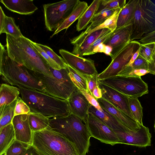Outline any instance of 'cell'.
<instances>
[{"instance_id": "cell-8", "label": "cell", "mask_w": 155, "mask_h": 155, "mask_svg": "<svg viewBox=\"0 0 155 155\" xmlns=\"http://www.w3.org/2000/svg\"><path fill=\"white\" fill-rule=\"evenodd\" d=\"M98 81L128 97L138 98L148 93L147 85L140 77L115 76Z\"/></svg>"}, {"instance_id": "cell-28", "label": "cell", "mask_w": 155, "mask_h": 155, "mask_svg": "<svg viewBox=\"0 0 155 155\" xmlns=\"http://www.w3.org/2000/svg\"><path fill=\"white\" fill-rule=\"evenodd\" d=\"M17 98L12 103L0 107V129L12 123Z\"/></svg>"}, {"instance_id": "cell-19", "label": "cell", "mask_w": 155, "mask_h": 155, "mask_svg": "<svg viewBox=\"0 0 155 155\" xmlns=\"http://www.w3.org/2000/svg\"><path fill=\"white\" fill-rule=\"evenodd\" d=\"M0 2L9 10L21 15H29L38 9L33 0H2Z\"/></svg>"}, {"instance_id": "cell-11", "label": "cell", "mask_w": 155, "mask_h": 155, "mask_svg": "<svg viewBox=\"0 0 155 155\" xmlns=\"http://www.w3.org/2000/svg\"><path fill=\"white\" fill-rule=\"evenodd\" d=\"M85 123L91 137L112 146L119 143L115 132L92 114L88 113Z\"/></svg>"}, {"instance_id": "cell-42", "label": "cell", "mask_w": 155, "mask_h": 155, "mask_svg": "<svg viewBox=\"0 0 155 155\" xmlns=\"http://www.w3.org/2000/svg\"><path fill=\"white\" fill-rule=\"evenodd\" d=\"M97 75L86 76L88 91L92 95L93 91L98 85Z\"/></svg>"}, {"instance_id": "cell-18", "label": "cell", "mask_w": 155, "mask_h": 155, "mask_svg": "<svg viewBox=\"0 0 155 155\" xmlns=\"http://www.w3.org/2000/svg\"><path fill=\"white\" fill-rule=\"evenodd\" d=\"M121 9H117L112 15L100 25L85 34L81 33L78 35L71 39L70 42L71 44L74 46L73 48L79 47L87 37L95 31L107 28L112 32L114 31L117 28L118 18Z\"/></svg>"}, {"instance_id": "cell-13", "label": "cell", "mask_w": 155, "mask_h": 155, "mask_svg": "<svg viewBox=\"0 0 155 155\" xmlns=\"http://www.w3.org/2000/svg\"><path fill=\"white\" fill-rule=\"evenodd\" d=\"M132 24L129 22L113 32L111 36L103 43L112 48L111 59L121 49L130 41Z\"/></svg>"}, {"instance_id": "cell-4", "label": "cell", "mask_w": 155, "mask_h": 155, "mask_svg": "<svg viewBox=\"0 0 155 155\" xmlns=\"http://www.w3.org/2000/svg\"><path fill=\"white\" fill-rule=\"evenodd\" d=\"M31 146L38 155H80L73 143L49 127L32 131Z\"/></svg>"}, {"instance_id": "cell-37", "label": "cell", "mask_w": 155, "mask_h": 155, "mask_svg": "<svg viewBox=\"0 0 155 155\" xmlns=\"http://www.w3.org/2000/svg\"><path fill=\"white\" fill-rule=\"evenodd\" d=\"M148 64L149 63L147 61L139 56L131 66H125L120 71L140 69L148 70Z\"/></svg>"}, {"instance_id": "cell-39", "label": "cell", "mask_w": 155, "mask_h": 155, "mask_svg": "<svg viewBox=\"0 0 155 155\" xmlns=\"http://www.w3.org/2000/svg\"><path fill=\"white\" fill-rule=\"evenodd\" d=\"M112 32L110 30H109L101 35L90 46L83 54V56L92 55V53L94 48L101 43H103L111 36Z\"/></svg>"}, {"instance_id": "cell-1", "label": "cell", "mask_w": 155, "mask_h": 155, "mask_svg": "<svg viewBox=\"0 0 155 155\" xmlns=\"http://www.w3.org/2000/svg\"><path fill=\"white\" fill-rule=\"evenodd\" d=\"M31 40L24 36L15 38L6 34V45L8 56L28 69L51 75L50 67L32 44Z\"/></svg>"}, {"instance_id": "cell-48", "label": "cell", "mask_w": 155, "mask_h": 155, "mask_svg": "<svg viewBox=\"0 0 155 155\" xmlns=\"http://www.w3.org/2000/svg\"><path fill=\"white\" fill-rule=\"evenodd\" d=\"M24 155H38L31 146Z\"/></svg>"}, {"instance_id": "cell-35", "label": "cell", "mask_w": 155, "mask_h": 155, "mask_svg": "<svg viewBox=\"0 0 155 155\" xmlns=\"http://www.w3.org/2000/svg\"><path fill=\"white\" fill-rule=\"evenodd\" d=\"M154 45V43L140 44L139 56L149 63L153 61L152 57Z\"/></svg>"}, {"instance_id": "cell-50", "label": "cell", "mask_w": 155, "mask_h": 155, "mask_svg": "<svg viewBox=\"0 0 155 155\" xmlns=\"http://www.w3.org/2000/svg\"><path fill=\"white\" fill-rule=\"evenodd\" d=\"M154 127L155 131V123H154Z\"/></svg>"}, {"instance_id": "cell-21", "label": "cell", "mask_w": 155, "mask_h": 155, "mask_svg": "<svg viewBox=\"0 0 155 155\" xmlns=\"http://www.w3.org/2000/svg\"><path fill=\"white\" fill-rule=\"evenodd\" d=\"M88 7L86 2L79 0L70 15L54 31L51 37L62 30L68 28L75 21L79 19Z\"/></svg>"}, {"instance_id": "cell-12", "label": "cell", "mask_w": 155, "mask_h": 155, "mask_svg": "<svg viewBox=\"0 0 155 155\" xmlns=\"http://www.w3.org/2000/svg\"><path fill=\"white\" fill-rule=\"evenodd\" d=\"M59 53L67 65L77 71L86 76L98 74L94 60L74 54L64 49Z\"/></svg>"}, {"instance_id": "cell-44", "label": "cell", "mask_w": 155, "mask_h": 155, "mask_svg": "<svg viewBox=\"0 0 155 155\" xmlns=\"http://www.w3.org/2000/svg\"><path fill=\"white\" fill-rule=\"evenodd\" d=\"M137 41L141 44L155 43V30L144 35Z\"/></svg>"}, {"instance_id": "cell-45", "label": "cell", "mask_w": 155, "mask_h": 155, "mask_svg": "<svg viewBox=\"0 0 155 155\" xmlns=\"http://www.w3.org/2000/svg\"><path fill=\"white\" fill-rule=\"evenodd\" d=\"M92 95L96 100L102 97L101 90L98 85L95 87L93 91Z\"/></svg>"}, {"instance_id": "cell-10", "label": "cell", "mask_w": 155, "mask_h": 155, "mask_svg": "<svg viewBox=\"0 0 155 155\" xmlns=\"http://www.w3.org/2000/svg\"><path fill=\"white\" fill-rule=\"evenodd\" d=\"M141 43L137 41H131L124 46L102 72L97 75L98 80L117 76L127 64L134 54L140 47Z\"/></svg>"}, {"instance_id": "cell-15", "label": "cell", "mask_w": 155, "mask_h": 155, "mask_svg": "<svg viewBox=\"0 0 155 155\" xmlns=\"http://www.w3.org/2000/svg\"><path fill=\"white\" fill-rule=\"evenodd\" d=\"M71 114L86 120L90 104L79 89L76 88L68 100Z\"/></svg>"}, {"instance_id": "cell-38", "label": "cell", "mask_w": 155, "mask_h": 155, "mask_svg": "<svg viewBox=\"0 0 155 155\" xmlns=\"http://www.w3.org/2000/svg\"><path fill=\"white\" fill-rule=\"evenodd\" d=\"M33 45L36 48L38 53L46 61L49 66L52 68L57 70H59L61 68L48 54L37 45V43L32 41H31Z\"/></svg>"}, {"instance_id": "cell-41", "label": "cell", "mask_w": 155, "mask_h": 155, "mask_svg": "<svg viewBox=\"0 0 155 155\" xmlns=\"http://www.w3.org/2000/svg\"><path fill=\"white\" fill-rule=\"evenodd\" d=\"M84 96L90 104L97 109L101 111H103V109L100 106L97 100L88 91L83 89H79Z\"/></svg>"}, {"instance_id": "cell-3", "label": "cell", "mask_w": 155, "mask_h": 155, "mask_svg": "<svg viewBox=\"0 0 155 155\" xmlns=\"http://www.w3.org/2000/svg\"><path fill=\"white\" fill-rule=\"evenodd\" d=\"M0 74L2 79L12 85L45 93L40 81L31 71L11 59L5 46L0 44Z\"/></svg>"}, {"instance_id": "cell-43", "label": "cell", "mask_w": 155, "mask_h": 155, "mask_svg": "<svg viewBox=\"0 0 155 155\" xmlns=\"http://www.w3.org/2000/svg\"><path fill=\"white\" fill-rule=\"evenodd\" d=\"M111 51V49L110 46L101 43L94 48L92 53V55L98 52H100L103 53L109 56Z\"/></svg>"}, {"instance_id": "cell-29", "label": "cell", "mask_w": 155, "mask_h": 155, "mask_svg": "<svg viewBox=\"0 0 155 155\" xmlns=\"http://www.w3.org/2000/svg\"><path fill=\"white\" fill-rule=\"evenodd\" d=\"M5 33L15 38L23 36L19 27L16 24L14 19L6 15L4 22L0 27V34Z\"/></svg>"}, {"instance_id": "cell-33", "label": "cell", "mask_w": 155, "mask_h": 155, "mask_svg": "<svg viewBox=\"0 0 155 155\" xmlns=\"http://www.w3.org/2000/svg\"><path fill=\"white\" fill-rule=\"evenodd\" d=\"M31 145L16 140L7 149L4 155H24Z\"/></svg>"}, {"instance_id": "cell-23", "label": "cell", "mask_w": 155, "mask_h": 155, "mask_svg": "<svg viewBox=\"0 0 155 155\" xmlns=\"http://www.w3.org/2000/svg\"><path fill=\"white\" fill-rule=\"evenodd\" d=\"M20 94L18 88L6 84H1L0 88V107L13 102L18 98Z\"/></svg>"}, {"instance_id": "cell-47", "label": "cell", "mask_w": 155, "mask_h": 155, "mask_svg": "<svg viewBox=\"0 0 155 155\" xmlns=\"http://www.w3.org/2000/svg\"><path fill=\"white\" fill-rule=\"evenodd\" d=\"M148 70L150 73L155 75V60L149 63Z\"/></svg>"}, {"instance_id": "cell-2", "label": "cell", "mask_w": 155, "mask_h": 155, "mask_svg": "<svg viewBox=\"0 0 155 155\" xmlns=\"http://www.w3.org/2000/svg\"><path fill=\"white\" fill-rule=\"evenodd\" d=\"M18 88L21 98L29 107L31 112L40 113L49 118L66 117L71 114L68 100L36 90Z\"/></svg>"}, {"instance_id": "cell-49", "label": "cell", "mask_w": 155, "mask_h": 155, "mask_svg": "<svg viewBox=\"0 0 155 155\" xmlns=\"http://www.w3.org/2000/svg\"><path fill=\"white\" fill-rule=\"evenodd\" d=\"M155 43L154 48V51H153V57H152L153 61L155 60V43Z\"/></svg>"}, {"instance_id": "cell-34", "label": "cell", "mask_w": 155, "mask_h": 155, "mask_svg": "<svg viewBox=\"0 0 155 155\" xmlns=\"http://www.w3.org/2000/svg\"><path fill=\"white\" fill-rule=\"evenodd\" d=\"M125 0H100L96 13L104 9L122 8L126 4Z\"/></svg>"}, {"instance_id": "cell-32", "label": "cell", "mask_w": 155, "mask_h": 155, "mask_svg": "<svg viewBox=\"0 0 155 155\" xmlns=\"http://www.w3.org/2000/svg\"><path fill=\"white\" fill-rule=\"evenodd\" d=\"M67 68L70 77L76 87L78 89H83L88 91L86 76L77 71L68 65Z\"/></svg>"}, {"instance_id": "cell-30", "label": "cell", "mask_w": 155, "mask_h": 155, "mask_svg": "<svg viewBox=\"0 0 155 155\" xmlns=\"http://www.w3.org/2000/svg\"><path fill=\"white\" fill-rule=\"evenodd\" d=\"M117 9H104L96 13L91 20V24L81 33L85 34L100 25L112 15Z\"/></svg>"}, {"instance_id": "cell-24", "label": "cell", "mask_w": 155, "mask_h": 155, "mask_svg": "<svg viewBox=\"0 0 155 155\" xmlns=\"http://www.w3.org/2000/svg\"><path fill=\"white\" fill-rule=\"evenodd\" d=\"M100 0H94L78 19L76 30L79 31L85 29L91 23L96 14Z\"/></svg>"}, {"instance_id": "cell-17", "label": "cell", "mask_w": 155, "mask_h": 155, "mask_svg": "<svg viewBox=\"0 0 155 155\" xmlns=\"http://www.w3.org/2000/svg\"><path fill=\"white\" fill-rule=\"evenodd\" d=\"M97 100L101 107L112 115L121 123L131 130L140 128L143 124H140L135 119L118 109L109 102L102 97Z\"/></svg>"}, {"instance_id": "cell-36", "label": "cell", "mask_w": 155, "mask_h": 155, "mask_svg": "<svg viewBox=\"0 0 155 155\" xmlns=\"http://www.w3.org/2000/svg\"><path fill=\"white\" fill-rule=\"evenodd\" d=\"M38 45L43 49L61 69L67 68V65L62 58L58 55L50 48L48 46L37 43Z\"/></svg>"}, {"instance_id": "cell-26", "label": "cell", "mask_w": 155, "mask_h": 155, "mask_svg": "<svg viewBox=\"0 0 155 155\" xmlns=\"http://www.w3.org/2000/svg\"><path fill=\"white\" fill-rule=\"evenodd\" d=\"M109 30L108 29L105 28L92 33L86 38L79 47L73 48L72 53L78 56L83 57V54L95 41Z\"/></svg>"}, {"instance_id": "cell-40", "label": "cell", "mask_w": 155, "mask_h": 155, "mask_svg": "<svg viewBox=\"0 0 155 155\" xmlns=\"http://www.w3.org/2000/svg\"><path fill=\"white\" fill-rule=\"evenodd\" d=\"M31 112V110L28 105L21 97L18 96L15 106L14 116L19 115L27 114Z\"/></svg>"}, {"instance_id": "cell-46", "label": "cell", "mask_w": 155, "mask_h": 155, "mask_svg": "<svg viewBox=\"0 0 155 155\" xmlns=\"http://www.w3.org/2000/svg\"><path fill=\"white\" fill-rule=\"evenodd\" d=\"M140 51V47L137 50V51L134 54L130 60L129 63L126 66L127 67H131L132 66L133 64L137 59V58L139 56V53Z\"/></svg>"}, {"instance_id": "cell-22", "label": "cell", "mask_w": 155, "mask_h": 155, "mask_svg": "<svg viewBox=\"0 0 155 155\" xmlns=\"http://www.w3.org/2000/svg\"><path fill=\"white\" fill-rule=\"evenodd\" d=\"M15 140V135L12 123L0 129V155L4 154Z\"/></svg>"}, {"instance_id": "cell-27", "label": "cell", "mask_w": 155, "mask_h": 155, "mask_svg": "<svg viewBox=\"0 0 155 155\" xmlns=\"http://www.w3.org/2000/svg\"><path fill=\"white\" fill-rule=\"evenodd\" d=\"M137 0H130L121 8L118 18L117 27L123 26L128 23L132 16Z\"/></svg>"}, {"instance_id": "cell-6", "label": "cell", "mask_w": 155, "mask_h": 155, "mask_svg": "<svg viewBox=\"0 0 155 155\" xmlns=\"http://www.w3.org/2000/svg\"><path fill=\"white\" fill-rule=\"evenodd\" d=\"M50 70L51 75L33 72L41 82L45 93L68 100L76 88L70 77L68 68L57 70L50 67Z\"/></svg>"}, {"instance_id": "cell-25", "label": "cell", "mask_w": 155, "mask_h": 155, "mask_svg": "<svg viewBox=\"0 0 155 155\" xmlns=\"http://www.w3.org/2000/svg\"><path fill=\"white\" fill-rule=\"evenodd\" d=\"M29 124L32 131H38L48 127L49 118L39 113L30 112L28 114Z\"/></svg>"}, {"instance_id": "cell-16", "label": "cell", "mask_w": 155, "mask_h": 155, "mask_svg": "<svg viewBox=\"0 0 155 155\" xmlns=\"http://www.w3.org/2000/svg\"><path fill=\"white\" fill-rule=\"evenodd\" d=\"M28 114L14 116L12 122L16 140L31 145L32 131L29 121Z\"/></svg>"}, {"instance_id": "cell-9", "label": "cell", "mask_w": 155, "mask_h": 155, "mask_svg": "<svg viewBox=\"0 0 155 155\" xmlns=\"http://www.w3.org/2000/svg\"><path fill=\"white\" fill-rule=\"evenodd\" d=\"M79 0H64L43 5L46 28L55 31L72 12Z\"/></svg>"}, {"instance_id": "cell-14", "label": "cell", "mask_w": 155, "mask_h": 155, "mask_svg": "<svg viewBox=\"0 0 155 155\" xmlns=\"http://www.w3.org/2000/svg\"><path fill=\"white\" fill-rule=\"evenodd\" d=\"M98 85L101 90L102 98L135 119L129 107L127 96L98 81Z\"/></svg>"}, {"instance_id": "cell-7", "label": "cell", "mask_w": 155, "mask_h": 155, "mask_svg": "<svg viewBox=\"0 0 155 155\" xmlns=\"http://www.w3.org/2000/svg\"><path fill=\"white\" fill-rule=\"evenodd\" d=\"M130 41L140 39L155 30V4L150 0H137L132 16Z\"/></svg>"}, {"instance_id": "cell-5", "label": "cell", "mask_w": 155, "mask_h": 155, "mask_svg": "<svg viewBox=\"0 0 155 155\" xmlns=\"http://www.w3.org/2000/svg\"><path fill=\"white\" fill-rule=\"evenodd\" d=\"M49 127L73 143L80 155H86L88 152L91 137L86 124L78 117L71 114L66 117L51 118Z\"/></svg>"}, {"instance_id": "cell-20", "label": "cell", "mask_w": 155, "mask_h": 155, "mask_svg": "<svg viewBox=\"0 0 155 155\" xmlns=\"http://www.w3.org/2000/svg\"><path fill=\"white\" fill-rule=\"evenodd\" d=\"M102 109L103 111H101L90 104L88 113L96 117L114 131L125 130L128 129L121 123L112 115Z\"/></svg>"}, {"instance_id": "cell-31", "label": "cell", "mask_w": 155, "mask_h": 155, "mask_svg": "<svg viewBox=\"0 0 155 155\" xmlns=\"http://www.w3.org/2000/svg\"><path fill=\"white\" fill-rule=\"evenodd\" d=\"M129 107L134 119L140 124H143V108L137 98L128 97Z\"/></svg>"}]
</instances>
